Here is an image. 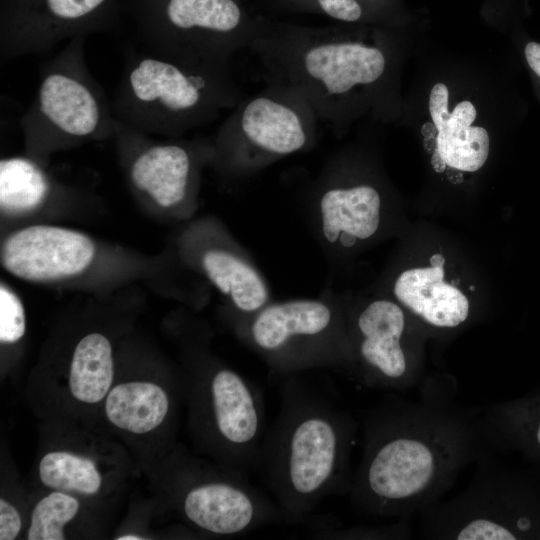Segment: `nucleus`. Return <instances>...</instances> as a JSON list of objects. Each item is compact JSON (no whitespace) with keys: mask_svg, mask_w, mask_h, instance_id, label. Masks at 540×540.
<instances>
[{"mask_svg":"<svg viewBox=\"0 0 540 540\" xmlns=\"http://www.w3.org/2000/svg\"><path fill=\"white\" fill-rule=\"evenodd\" d=\"M185 517L198 528L221 536L238 535L272 523H291L276 501L254 487L247 474L201 479L188 487Z\"/></svg>","mask_w":540,"mask_h":540,"instance_id":"obj_8","label":"nucleus"},{"mask_svg":"<svg viewBox=\"0 0 540 540\" xmlns=\"http://www.w3.org/2000/svg\"><path fill=\"white\" fill-rule=\"evenodd\" d=\"M405 326L401 308L387 300L370 303L357 318L359 355L372 374L395 381L407 364L400 340Z\"/></svg>","mask_w":540,"mask_h":540,"instance_id":"obj_13","label":"nucleus"},{"mask_svg":"<svg viewBox=\"0 0 540 540\" xmlns=\"http://www.w3.org/2000/svg\"><path fill=\"white\" fill-rule=\"evenodd\" d=\"M239 333L279 374L335 366L344 359L336 316L319 300L267 304L244 318Z\"/></svg>","mask_w":540,"mask_h":540,"instance_id":"obj_5","label":"nucleus"},{"mask_svg":"<svg viewBox=\"0 0 540 540\" xmlns=\"http://www.w3.org/2000/svg\"><path fill=\"white\" fill-rule=\"evenodd\" d=\"M114 364L109 340L91 333L77 344L69 371V388L73 397L92 404L101 401L113 381Z\"/></svg>","mask_w":540,"mask_h":540,"instance_id":"obj_18","label":"nucleus"},{"mask_svg":"<svg viewBox=\"0 0 540 540\" xmlns=\"http://www.w3.org/2000/svg\"><path fill=\"white\" fill-rule=\"evenodd\" d=\"M313 3L325 15L342 22H357L364 14L359 0H313Z\"/></svg>","mask_w":540,"mask_h":540,"instance_id":"obj_25","label":"nucleus"},{"mask_svg":"<svg viewBox=\"0 0 540 540\" xmlns=\"http://www.w3.org/2000/svg\"><path fill=\"white\" fill-rule=\"evenodd\" d=\"M41 482L62 492L95 494L101 487V475L95 463L66 451L45 454L39 463Z\"/></svg>","mask_w":540,"mask_h":540,"instance_id":"obj_20","label":"nucleus"},{"mask_svg":"<svg viewBox=\"0 0 540 540\" xmlns=\"http://www.w3.org/2000/svg\"><path fill=\"white\" fill-rule=\"evenodd\" d=\"M266 83L240 101L219 130L218 147L237 172L259 169L316 140L319 120L308 102L286 85Z\"/></svg>","mask_w":540,"mask_h":540,"instance_id":"obj_4","label":"nucleus"},{"mask_svg":"<svg viewBox=\"0 0 540 540\" xmlns=\"http://www.w3.org/2000/svg\"><path fill=\"white\" fill-rule=\"evenodd\" d=\"M469 289H470L471 291H474V290H475V286L472 285V286H470Z\"/></svg>","mask_w":540,"mask_h":540,"instance_id":"obj_35","label":"nucleus"},{"mask_svg":"<svg viewBox=\"0 0 540 540\" xmlns=\"http://www.w3.org/2000/svg\"><path fill=\"white\" fill-rule=\"evenodd\" d=\"M430 263L432 267H443L445 263V258L441 254H434L430 258Z\"/></svg>","mask_w":540,"mask_h":540,"instance_id":"obj_30","label":"nucleus"},{"mask_svg":"<svg viewBox=\"0 0 540 540\" xmlns=\"http://www.w3.org/2000/svg\"><path fill=\"white\" fill-rule=\"evenodd\" d=\"M431 164L433 166V169L437 173H442L445 171L447 164L441 154L439 153L438 149L436 148L431 156Z\"/></svg>","mask_w":540,"mask_h":540,"instance_id":"obj_28","label":"nucleus"},{"mask_svg":"<svg viewBox=\"0 0 540 540\" xmlns=\"http://www.w3.org/2000/svg\"><path fill=\"white\" fill-rule=\"evenodd\" d=\"M351 432L348 418L309 384L295 377L284 382L257 468L291 523L342 488Z\"/></svg>","mask_w":540,"mask_h":540,"instance_id":"obj_1","label":"nucleus"},{"mask_svg":"<svg viewBox=\"0 0 540 540\" xmlns=\"http://www.w3.org/2000/svg\"><path fill=\"white\" fill-rule=\"evenodd\" d=\"M449 92L443 83L431 90L429 111L437 128V149L447 166L461 171L479 170L489 154V136L479 126H472L476 109L470 101L458 103L448 111Z\"/></svg>","mask_w":540,"mask_h":540,"instance_id":"obj_11","label":"nucleus"},{"mask_svg":"<svg viewBox=\"0 0 540 540\" xmlns=\"http://www.w3.org/2000/svg\"><path fill=\"white\" fill-rule=\"evenodd\" d=\"M394 294L412 312L437 327H455L468 317V299L444 281L443 267L404 271L395 282Z\"/></svg>","mask_w":540,"mask_h":540,"instance_id":"obj_14","label":"nucleus"},{"mask_svg":"<svg viewBox=\"0 0 540 540\" xmlns=\"http://www.w3.org/2000/svg\"><path fill=\"white\" fill-rule=\"evenodd\" d=\"M536 437H537L538 443L540 444V425H539V427H538Z\"/></svg>","mask_w":540,"mask_h":540,"instance_id":"obj_33","label":"nucleus"},{"mask_svg":"<svg viewBox=\"0 0 540 540\" xmlns=\"http://www.w3.org/2000/svg\"><path fill=\"white\" fill-rule=\"evenodd\" d=\"M36 114L43 125L71 137L83 138L99 129L104 110L91 84L68 69L57 68L40 84Z\"/></svg>","mask_w":540,"mask_h":540,"instance_id":"obj_10","label":"nucleus"},{"mask_svg":"<svg viewBox=\"0 0 540 540\" xmlns=\"http://www.w3.org/2000/svg\"><path fill=\"white\" fill-rule=\"evenodd\" d=\"M94 254V243L81 232L34 225L12 233L0 258L3 268L20 279L51 282L82 273Z\"/></svg>","mask_w":540,"mask_h":540,"instance_id":"obj_9","label":"nucleus"},{"mask_svg":"<svg viewBox=\"0 0 540 540\" xmlns=\"http://www.w3.org/2000/svg\"><path fill=\"white\" fill-rule=\"evenodd\" d=\"M164 18L166 54L225 65L249 48L258 26L236 0H167Z\"/></svg>","mask_w":540,"mask_h":540,"instance_id":"obj_7","label":"nucleus"},{"mask_svg":"<svg viewBox=\"0 0 540 540\" xmlns=\"http://www.w3.org/2000/svg\"><path fill=\"white\" fill-rule=\"evenodd\" d=\"M451 284H452L453 286H458V284H459V280H456V281H455V280H453V281L451 282Z\"/></svg>","mask_w":540,"mask_h":540,"instance_id":"obj_34","label":"nucleus"},{"mask_svg":"<svg viewBox=\"0 0 540 540\" xmlns=\"http://www.w3.org/2000/svg\"><path fill=\"white\" fill-rule=\"evenodd\" d=\"M106 0H39L40 14L50 29L81 21L97 11Z\"/></svg>","mask_w":540,"mask_h":540,"instance_id":"obj_22","label":"nucleus"},{"mask_svg":"<svg viewBox=\"0 0 540 540\" xmlns=\"http://www.w3.org/2000/svg\"><path fill=\"white\" fill-rule=\"evenodd\" d=\"M21 529V517L16 508L5 499H0V539L13 540Z\"/></svg>","mask_w":540,"mask_h":540,"instance_id":"obj_26","label":"nucleus"},{"mask_svg":"<svg viewBox=\"0 0 540 540\" xmlns=\"http://www.w3.org/2000/svg\"><path fill=\"white\" fill-rule=\"evenodd\" d=\"M49 191L44 172L32 161L13 157L0 162V206L2 212L20 214L40 206Z\"/></svg>","mask_w":540,"mask_h":540,"instance_id":"obj_19","label":"nucleus"},{"mask_svg":"<svg viewBox=\"0 0 540 540\" xmlns=\"http://www.w3.org/2000/svg\"><path fill=\"white\" fill-rule=\"evenodd\" d=\"M368 440L353 487L357 504L390 512L431 485L440 464L431 443L388 426L372 429Z\"/></svg>","mask_w":540,"mask_h":540,"instance_id":"obj_6","label":"nucleus"},{"mask_svg":"<svg viewBox=\"0 0 540 540\" xmlns=\"http://www.w3.org/2000/svg\"><path fill=\"white\" fill-rule=\"evenodd\" d=\"M125 91L137 120L171 131L203 125L240 102L228 65L166 53L136 62L128 73Z\"/></svg>","mask_w":540,"mask_h":540,"instance_id":"obj_3","label":"nucleus"},{"mask_svg":"<svg viewBox=\"0 0 540 540\" xmlns=\"http://www.w3.org/2000/svg\"><path fill=\"white\" fill-rule=\"evenodd\" d=\"M203 269L216 288L230 297L234 306L250 317L268 304V289L257 270L239 255L224 249H209L202 257Z\"/></svg>","mask_w":540,"mask_h":540,"instance_id":"obj_16","label":"nucleus"},{"mask_svg":"<svg viewBox=\"0 0 540 540\" xmlns=\"http://www.w3.org/2000/svg\"><path fill=\"white\" fill-rule=\"evenodd\" d=\"M525 57L530 68L540 77V44L537 42L527 43Z\"/></svg>","mask_w":540,"mask_h":540,"instance_id":"obj_27","label":"nucleus"},{"mask_svg":"<svg viewBox=\"0 0 540 540\" xmlns=\"http://www.w3.org/2000/svg\"><path fill=\"white\" fill-rule=\"evenodd\" d=\"M456 538L463 540H513L516 537L508 528L495 520L478 518L464 525L457 533Z\"/></svg>","mask_w":540,"mask_h":540,"instance_id":"obj_24","label":"nucleus"},{"mask_svg":"<svg viewBox=\"0 0 540 540\" xmlns=\"http://www.w3.org/2000/svg\"><path fill=\"white\" fill-rule=\"evenodd\" d=\"M134 186L159 206L169 208L186 197L193 175V160L179 144H159L144 150L130 170Z\"/></svg>","mask_w":540,"mask_h":540,"instance_id":"obj_15","label":"nucleus"},{"mask_svg":"<svg viewBox=\"0 0 540 540\" xmlns=\"http://www.w3.org/2000/svg\"><path fill=\"white\" fill-rule=\"evenodd\" d=\"M453 168V167H452ZM461 170H458L456 168H453L452 172H448V178L452 183L458 184L462 181V174L460 172Z\"/></svg>","mask_w":540,"mask_h":540,"instance_id":"obj_29","label":"nucleus"},{"mask_svg":"<svg viewBox=\"0 0 540 540\" xmlns=\"http://www.w3.org/2000/svg\"><path fill=\"white\" fill-rule=\"evenodd\" d=\"M380 208V195L370 185L325 186L319 198L322 234L331 244L352 247L376 232Z\"/></svg>","mask_w":540,"mask_h":540,"instance_id":"obj_12","label":"nucleus"},{"mask_svg":"<svg viewBox=\"0 0 540 540\" xmlns=\"http://www.w3.org/2000/svg\"><path fill=\"white\" fill-rule=\"evenodd\" d=\"M142 539L144 538L138 535H133V534L123 535L117 538V540H142Z\"/></svg>","mask_w":540,"mask_h":540,"instance_id":"obj_32","label":"nucleus"},{"mask_svg":"<svg viewBox=\"0 0 540 540\" xmlns=\"http://www.w3.org/2000/svg\"><path fill=\"white\" fill-rule=\"evenodd\" d=\"M76 498L55 491L42 498L34 507L27 538L29 540H63L64 526L78 513Z\"/></svg>","mask_w":540,"mask_h":540,"instance_id":"obj_21","label":"nucleus"},{"mask_svg":"<svg viewBox=\"0 0 540 540\" xmlns=\"http://www.w3.org/2000/svg\"><path fill=\"white\" fill-rule=\"evenodd\" d=\"M517 525H518V527L520 529L526 530V529H528L530 527V522L526 518H521V519H519Z\"/></svg>","mask_w":540,"mask_h":540,"instance_id":"obj_31","label":"nucleus"},{"mask_svg":"<svg viewBox=\"0 0 540 540\" xmlns=\"http://www.w3.org/2000/svg\"><path fill=\"white\" fill-rule=\"evenodd\" d=\"M266 82L286 85L311 106L319 121L341 125L354 95L385 74L383 49L332 28L258 23L248 48Z\"/></svg>","mask_w":540,"mask_h":540,"instance_id":"obj_2","label":"nucleus"},{"mask_svg":"<svg viewBox=\"0 0 540 540\" xmlns=\"http://www.w3.org/2000/svg\"><path fill=\"white\" fill-rule=\"evenodd\" d=\"M26 317L18 296L5 285L0 287V341L15 343L25 334Z\"/></svg>","mask_w":540,"mask_h":540,"instance_id":"obj_23","label":"nucleus"},{"mask_svg":"<svg viewBox=\"0 0 540 540\" xmlns=\"http://www.w3.org/2000/svg\"><path fill=\"white\" fill-rule=\"evenodd\" d=\"M170 400L166 391L151 382H126L107 395L105 412L116 427L135 434L152 431L166 418Z\"/></svg>","mask_w":540,"mask_h":540,"instance_id":"obj_17","label":"nucleus"}]
</instances>
